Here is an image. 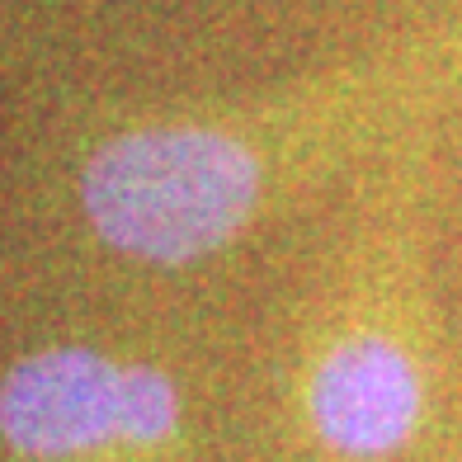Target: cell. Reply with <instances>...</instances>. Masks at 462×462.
Returning a JSON list of instances; mask_svg holds the SVG:
<instances>
[{"label": "cell", "instance_id": "obj_1", "mask_svg": "<svg viewBox=\"0 0 462 462\" xmlns=\"http://www.w3.org/2000/svg\"><path fill=\"white\" fill-rule=\"evenodd\" d=\"M439 61L411 57L311 80L260 109L137 123L80 165V208L104 245L146 264H194L245 236L283 189L354 142L415 114Z\"/></svg>", "mask_w": 462, "mask_h": 462}, {"label": "cell", "instance_id": "obj_2", "mask_svg": "<svg viewBox=\"0 0 462 462\" xmlns=\"http://www.w3.org/2000/svg\"><path fill=\"white\" fill-rule=\"evenodd\" d=\"M430 373L411 311L383 292H340L302 364V411L317 444L349 462L402 453L425 425Z\"/></svg>", "mask_w": 462, "mask_h": 462}, {"label": "cell", "instance_id": "obj_3", "mask_svg": "<svg viewBox=\"0 0 462 462\" xmlns=\"http://www.w3.org/2000/svg\"><path fill=\"white\" fill-rule=\"evenodd\" d=\"M0 439L24 462H137L128 359L48 345L0 377Z\"/></svg>", "mask_w": 462, "mask_h": 462}]
</instances>
